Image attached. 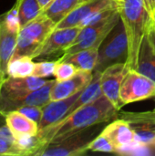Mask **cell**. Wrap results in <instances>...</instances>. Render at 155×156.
Wrapping results in <instances>:
<instances>
[{
    "instance_id": "1",
    "label": "cell",
    "mask_w": 155,
    "mask_h": 156,
    "mask_svg": "<svg viewBox=\"0 0 155 156\" xmlns=\"http://www.w3.org/2000/svg\"><path fill=\"white\" fill-rule=\"evenodd\" d=\"M119 111L104 96L88 103L59 121L58 122L38 132L45 146L50 143L59 142L66 137L97 124H102L119 118ZM44 146V147H45Z\"/></svg>"
},
{
    "instance_id": "2",
    "label": "cell",
    "mask_w": 155,
    "mask_h": 156,
    "mask_svg": "<svg viewBox=\"0 0 155 156\" xmlns=\"http://www.w3.org/2000/svg\"><path fill=\"white\" fill-rule=\"evenodd\" d=\"M116 1L128 37L129 55L126 66L128 69H136L141 44L154 21L145 0Z\"/></svg>"
},
{
    "instance_id": "3",
    "label": "cell",
    "mask_w": 155,
    "mask_h": 156,
    "mask_svg": "<svg viewBox=\"0 0 155 156\" xmlns=\"http://www.w3.org/2000/svg\"><path fill=\"white\" fill-rule=\"evenodd\" d=\"M56 23L43 13L22 27L17 34L16 45L12 58L30 57L34 59L49 34L55 29Z\"/></svg>"
},
{
    "instance_id": "4",
    "label": "cell",
    "mask_w": 155,
    "mask_h": 156,
    "mask_svg": "<svg viewBox=\"0 0 155 156\" xmlns=\"http://www.w3.org/2000/svg\"><path fill=\"white\" fill-rule=\"evenodd\" d=\"M128 55V37L121 18L98 48V61L93 72L102 73L110 66L127 63Z\"/></svg>"
},
{
    "instance_id": "5",
    "label": "cell",
    "mask_w": 155,
    "mask_h": 156,
    "mask_svg": "<svg viewBox=\"0 0 155 156\" xmlns=\"http://www.w3.org/2000/svg\"><path fill=\"white\" fill-rule=\"evenodd\" d=\"M100 124H97L71 134L65 139L50 143L42 148L37 156H79L85 154L90 143L100 131Z\"/></svg>"
},
{
    "instance_id": "6",
    "label": "cell",
    "mask_w": 155,
    "mask_h": 156,
    "mask_svg": "<svg viewBox=\"0 0 155 156\" xmlns=\"http://www.w3.org/2000/svg\"><path fill=\"white\" fill-rule=\"evenodd\" d=\"M120 19L121 15L119 10H117L109 17L96 24L81 27L76 39L65 50L64 55H70L86 48H99L106 36L115 27Z\"/></svg>"
},
{
    "instance_id": "7",
    "label": "cell",
    "mask_w": 155,
    "mask_h": 156,
    "mask_svg": "<svg viewBox=\"0 0 155 156\" xmlns=\"http://www.w3.org/2000/svg\"><path fill=\"white\" fill-rule=\"evenodd\" d=\"M120 95L124 104L151 99L155 97V82L136 69H128L121 85Z\"/></svg>"
},
{
    "instance_id": "8",
    "label": "cell",
    "mask_w": 155,
    "mask_h": 156,
    "mask_svg": "<svg viewBox=\"0 0 155 156\" xmlns=\"http://www.w3.org/2000/svg\"><path fill=\"white\" fill-rule=\"evenodd\" d=\"M119 118L130 124L136 144L146 147L155 146V110L144 112H123L119 114Z\"/></svg>"
},
{
    "instance_id": "9",
    "label": "cell",
    "mask_w": 155,
    "mask_h": 156,
    "mask_svg": "<svg viewBox=\"0 0 155 156\" xmlns=\"http://www.w3.org/2000/svg\"><path fill=\"white\" fill-rule=\"evenodd\" d=\"M79 30V27L55 28L47 37L44 44L36 54L34 59H48L59 54L63 56L65 50L76 39Z\"/></svg>"
},
{
    "instance_id": "10",
    "label": "cell",
    "mask_w": 155,
    "mask_h": 156,
    "mask_svg": "<svg viewBox=\"0 0 155 156\" xmlns=\"http://www.w3.org/2000/svg\"><path fill=\"white\" fill-rule=\"evenodd\" d=\"M57 80H50L41 88L29 93L14 98L0 99V112L6 114L12 111H17L24 106L44 107L50 101V91Z\"/></svg>"
},
{
    "instance_id": "11",
    "label": "cell",
    "mask_w": 155,
    "mask_h": 156,
    "mask_svg": "<svg viewBox=\"0 0 155 156\" xmlns=\"http://www.w3.org/2000/svg\"><path fill=\"white\" fill-rule=\"evenodd\" d=\"M128 69L126 63H117L107 68L100 75V82L103 95L120 111L125 104L121 99L120 91L122 80Z\"/></svg>"
},
{
    "instance_id": "12",
    "label": "cell",
    "mask_w": 155,
    "mask_h": 156,
    "mask_svg": "<svg viewBox=\"0 0 155 156\" xmlns=\"http://www.w3.org/2000/svg\"><path fill=\"white\" fill-rule=\"evenodd\" d=\"M48 80L43 78L29 76L15 78L8 76L0 88V99L14 98L34 91L44 86Z\"/></svg>"
},
{
    "instance_id": "13",
    "label": "cell",
    "mask_w": 155,
    "mask_h": 156,
    "mask_svg": "<svg viewBox=\"0 0 155 156\" xmlns=\"http://www.w3.org/2000/svg\"><path fill=\"white\" fill-rule=\"evenodd\" d=\"M115 5H117L116 0H91L84 4H80L64 19L58 22L55 28L79 27L84 19L89 17L93 13Z\"/></svg>"
},
{
    "instance_id": "14",
    "label": "cell",
    "mask_w": 155,
    "mask_h": 156,
    "mask_svg": "<svg viewBox=\"0 0 155 156\" xmlns=\"http://www.w3.org/2000/svg\"><path fill=\"white\" fill-rule=\"evenodd\" d=\"M136 70L155 82V23L141 44Z\"/></svg>"
},
{
    "instance_id": "15",
    "label": "cell",
    "mask_w": 155,
    "mask_h": 156,
    "mask_svg": "<svg viewBox=\"0 0 155 156\" xmlns=\"http://www.w3.org/2000/svg\"><path fill=\"white\" fill-rule=\"evenodd\" d=\"M93 79V72L79 71L70 79L63 81H56L50 91V101H58L74 95L83 90Z\"/></svg>"
},
{
    "instance_id": "16",
    "label": "cell",
    "mask_w": 155,
    "mask_h": 156,
    "mask_svg": "<svg viewBox=\"0 0 155 156\" xmlns=\"http://www.w3.org/2000/svg\"><path fill=\"white\" fill-rule=\"evenodd\" d=\"M83 90L78 91L74 95H71L68 98L58 101H50L48 103H47L42 108L43 113L38 122V132L43 131L48 127L64 119L68 111L69 110L73 102L77 100V98L79 96V94Z\"/></svg>"
},
{
    "instance_id": "17",
    "label": "cell",
    "mask_w": 155,
    "mask_h": 156,
    "mask_svg": "<svg viewBox=\"0 0 155 156\" xmlns=\"http://www.w3.org/2000/svg\"><path fill=\"white\" fill-rule=\"evenodd\" d=\"M103 133L115 146L118 154L123 148L135 144V135L130 124L123 119H115L104 129Z\"/></svg>"
},
{
    "instance_id": "18",
    "label": "cell",
    "mask_w": 155,
    "mask_h": 156,
    "mask_svg": "<svg viewBox=\"0 0 155 156\" xmlns=\"http://www.w3.org/2000/svg\"><path fill=\"white\" fill-rule=\"evenodd\" d=\"M17 34L9 31L0 21V88L8 77L7 68L16 48Z\"/></svg>"
},
{
    "instance_id": "19",
    "label": "cell",
    "mask_w": 155,
    "mask_h": 156,
    "mask_svg": "<svg viewBox=\"0 0 155 156\" xmlns=\"http://www.w3.org/2000/svg\"><path fill=\"white\" fill-rule=\"evenodd\" d=\"M5 122L14 138L21 135H37L38 133V123L19 111H12L6 113Z\"/></svg>"
},
{
    "instance_id": "20",
    "label": "cell",
    "mask_w": 155,
    "mask_h": 156,
    "mask_svg": "<svg viewBox=\"0 0 155 156\" xmlns=\"http://www.w3.org/2000/svg\"><path fill=\"white\" fill-rule=\"evenodd\" d=\"M58 60L69 62L78 69L93 72L98 61V48H86L70 55H63Z\"/></svg>"
},
{
    "instance_id": "21",
    "label": "cell",
    "mask_w": 155,
    "mask_h": 156,
    "mask_svg": "<svg viewBox=\"0 0 155 156\" xmlns=\"http://www.w3.org/2000/svg\"><path fill=\"white\" fill-rule=\"evenodd\" d=\"M100 75H101V73H100V72H93L92 80L81 91L79 96L77 98V100L73 102V104L68 111L65 117H67L68 115H69L70 113L75 112L77 109L96 101L97 99H99L100 96L103 95L101 88H100Z\"/></svg>"
},
{
    "instance_id": "22",
    "label": "cell",
    "mask_w": 155,
    "mask_h": 156,
    "mask_svg": "<svg viewBox=\"0 0 155 156\" xmlns=\"http://www.w3.org/2000/svg\"><path fill=\"white\" fill-rule=\"evenodd\" d=\"M79 5V0H53L43 9L42 13L58 24Z\"/></svg>"
},
{
    "instance_id": "23",
    "label": "cell",
    "mask_w": 155,
    "mask_h": 156,
    "mask_svg": "<svg viewBox=\"0 0 155 156\" xmlns=\"http://www.w3.org/2000/svg\"><path fill=\"white\" fill-rule=\"evenodd\" d=\"M14 144L18 156L37 155L45 146L43 140L37 135H21L14 138Z\"/></svg>"
},
{
    "instance_id": "24",
    "label": "cell",
    "mask_w": 155,
    "mask_h": 156,
    "mask_svg": "<svg viewBox=\"0 0 155 156\" xmlns=\"http://www.w3.org/2000/svg\"><path fill=\"white\" fill-rule=\"evenodd\" d=\"M35 69V62L30 57H19L11 58L7 68V74L10 77L25 78L32 76Z\"/></svg>"
},
{
    "instance_id": "25",
    "label": "cell",
    "mask_w": 155,
    "mask_h": 156,
    "mask_svg": "<svg viewBox=\"0 0 155 156\" xmlns=\"http://www.w3.org/2000/svg\"><path fill=\"white\" fill-rule=\"evenodd\" d=\"M19 21L21 27L42 14V7L37 0H18Z\"/></svg>"
},
{
    "instance_id": "26",
    "label": "cell",
    "mask_w": 155,
    "mask_h": 156,
    "mask_svg": "<svg viewBox=\"0 0 155 156\" xmlns=\"http://www.w3.org/2000/svg\"><path fill=\"white\" fill-rule=\"evenodd\" d=\"M19 7V2L18 0H16L14 5L4 15L0 16V21L5 26V27L15 33H18L21 26L19 21V14H18V8Z\"/></svg>"
},
{
    "instance_id": "27",
    "label": "cell",
    "mask_w": 155,
    "mask_h": 156,
    "mask_svg": "<svg viewBox=\"0 0 155 156\" xmlns=\"http://www.w3.org/2000/svg\"><path fill=\"white\" fill-rule=\"evenodd\" d=\"M89 151L91 152H103V153H116V148L112 143L103 134H98L89 144Z\"/></svg>"
},
{
    "instance_id": "28",
    "label": "cell",
    "mask_w": 155,
    "mask_h": 156,
    "mask_svg": "<svg viewBox=\"0 0 155 156\" xmlns=\"http://www.w3.org/2000/svg\"><path fill=\"white\" fill-rule=\"evenodd\" d=\"M79 69L73 64L67 61H59L58 59V63L54 71V77L57 81H63L72 78Z\"/></svg>"
},
{
    "instance_id": "29",
    "label": "cell",
    "mask_w": 155,
    "mask_h": 156,
    "mask_svg": "<svg viewBox=\"0 0 155 156\" xmlns=\"http://www.w3.org/2000/svg\"><path fill=\"white\" fill-rule=\"evenodd\" d=\"M58 60H41L35 62V69L32 76L38 78H48L54 76V71L57 66Z\"/></svg>"
},
{
    "instance_id": "30",
    "label": "cell",
    "mask_w": 155,
    "mask_h": 156,
    "mask_svg": "<svg viewBox=\"0 0 155 156\" xmlns=\"http://www.w3.org/2000/svg\"><path fill=\"white\" fill-rule=\"evenodd\" d=\"M0 155L18 156L14 144V140L0 136Z\"/></svg>"
},
{
    "instance_id": "31",
    "label": "cell",
    "mask_w": 155,
    "mask_h": 156,
    "mask_svg": "<svg viewBox=\"0 0 155 156\" xmlns=\"http://www.w3.org/2000/svg\"><path fill=\"white\" fill-rule=\"evenodd\" d=\"M17 111H19L20 112H22L23 114L27 116L29 119L35 121L37 123L39 122L42 117V113H43L42 107H38V106H24L18 109Z\"/></svg>"
},
{
    "instance_id": "32",
    "label": "cell",
    "mask_w": 155,
    "mask_h": 156,
    "mask_svg": "<svg viewBox=\"0 0 155 156\" xmlns=\"http://www.w3.org/2000/svg\"><path fill=\"white\" fill-rule=\"evenodd\" d=\"M0 136L14 140V135L12 134V133L9 130V128L7 127V125H4V126L0 127Z\"/></svg>"
},
{
    "instance_id": "33",
    "label": "cell",
    "mask_w": 155,
    "mask_h": 156,
    "mask_svg": "<svg viewBox=\"0 0 155 156\" xmlns=\"http://www.w3.org/2000/svg\"><path fill=\"white\" fill-rule=\"evenodd\" d=\"M145 3L147 5V7L150 11L151 15L153 16L155 10V0H145Z\"/></svg>"
},
{
    "instance_id": "34",
    "label": "cell",
    "mask_w": 155,
    "mask_h": 156,
    "mask_svg": "<svg viewBox=\"0 0 155 156\" xmlns=\"http://www.w3.org/2000/svg\"><path fill=\"white\" fill-rule=\"evenodd\" d=\"M52 1H53V0H37V2H38L39 5H40V6L42 7V10H43L47 5H48Z\"/></svg>"
},
{
    "instance_id": "35",
    "label": "cell",
    "mask_w": 155,
    "mask_h": 156,
    "mask_svg": "<svg viewBox=\"0 0 155 156\" xmlns=\"http://www.w3.org/2000/svg\"><path fill=\"white\" fill-rule=\"evenodd\" d=\"M4 125H6V122H5V114L2 113L0 112V127L1 126H4Z\"/></svg>"
},
{
    "instance_id": "36",
    "label": "cell",
    "mask_w": 155,
    "mask_h": 156,
    "mask_svg": "<svg viewBox=\"0 0 155 156\" xmlns=\"http://www.w3.org/2000/svg\"><path fill=\"white\" fill-rule=\"evenodd\" d=\"M91 0H79V3L80 4H84V3H87V2H90Z\"/></svg>"
},
{
    "instance_id": "37",
    "label": "cell",
    "mask_w": 155,
    "mask_h": 156,
    "mask_svg": "<svg viewBox=\"0 0 155 156\" xmlns=\"http://www.w3.org/2000/svg\"><path fill=\"white\" fill-rule=\"evenodd\" d=\"M153 21H154L155 23V10L154 12H153Z\"/></svg>"
}]
</instances>
